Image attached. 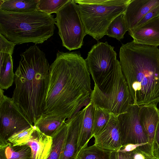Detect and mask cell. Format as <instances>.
Segmentation results:
<instances>
[{"mask_svg":"<svg viewBox=\"0 0 159 159\" xmlns=\"http://www.w3.org/2000/svg\"><path fill=\"white\" fill-rule=\"evenodd\" d=\"M92 90L90 74L80 54L59 52L50 66L44 113L69 119L90 103Z\"/></svg>","mask_w":159,"mask_h":159,"instance_id":"cell-1","label":"cell"},{"mask_svg":"<svg viewBox=\"0 0 159 159\" xmlns=\"http://www.w3.org/2000/svg\"><path fill=\"white\" fill-rule=\"evenodd\" d=\"M121 70L132 104L139 106L159 102V49L132 41L119 52Z\"/></svg>","mask_w":159,"mask_h":159,"instance_id":"cell-2","label":"cell"},{"mask_svg":"<svg viewBox=\"0 0 159 159\" xmlns=\"http://www.w3.org/2000/svg\"><path fill=\"white\" fill-rule=\"evenodd\" d=\"M15 73L12 98L32 124L44 113L50 66L45 53L36 44L20 54Z\"/></svg>","mask_w":159,"mask_h":159,"instance_id":"cell-3","label":"cell"},{"mask_svg":"<svg viewBox=\"0 0 159 159\" xmlns=\"http://www.w3.org/2000/svg\"><path fill=\"white\" fill-rule=\"evenodd\" d=\"M54 16L37 10L14 13L0 10V34L16 45L42 43L55 29Z\"/></svg>","mask_w":159,"mask_h":159,"instance_id":"cell-4","label":"cell"},{"mask_svg":"<svg viewBox=\"0 0 159 159\" xmlns=\"http://www.w3.org/2000/svg\"><path fill=\"white\" fill-rule=\"evenodd\" d=\"M86 34L97 41L106 34L116 17L125 12L131 0H75Z\"/></svg>","mask_w":159,"mask_h":159,"instance_id":"cell-5","label":"cell"},{"mask_svg":"<svg viewBox=\"0 0 159 159\" xmlns=\"http://www.w3.org/2000/svg\"><path fill=\"white\" fill-rule=\"evenodd\" d=\"M90 102L94 107L117 115L126 112L132 104L129 88L118 60L107 77L98 84H94Z\"/></svg>","mask_w":159,"mask_h":159,"instance_id":"cell-6","label":"cell"},{"mask_svg":"<svg viewBox=\"0 0 159 159\" xmlns=\"http://www.w3.org/2000/svg\"><path fill=\"white\" fill-rule=\"evenodd\" d=\"M56 14V25L63 46L70 51L81 48L87 34L74 0H69Z\"/></svg>","mask_w":159,"mask_h":159,"instance_id":"cell-7","label":"cell"},{"mask_svg":"<svg viewBox=\"0 0 159 159\" xmlns=\"http://www.w3.org/2000/svg\"><path fill=\"white\" fill-rule=\"evenodd\" d=\"M32 126L17 104L0 89V139L7 141L15 134Z\"/></svg>","mask_w":159,"mask_h":159,"instance_id":"cell-8","label":"cell"},{"mask_svg":"<svg viewBox=\"0 0 159 159\" xmlns=\"http://www.w3.org/2000/svg\"><path fill=\"white\" fill-rule=\"evenodd\" d=\"M139 107L132 104L126 112L117 115L121 145L122 147L130 144L139 145L146 154L153 156L148 137L139 121Z\"/></svg>","mask_w":159,"mask_h":159,"instance_id":"cell-9","label":"cell"},{"mask_svg":"<svg viewBox=\"0 0 159 159\" xmlns=\"http://www.w3.org/2000/svg\"><path fill=\"white\" fill-rule=\"evenodd\" d=\"M114 48L107 42H98L88 52L85 60L94 84L101 82L112 71L117 60Z\"/></svg>","mask_w":159,"mask_h":159,"instance_id":"cell-10","label":"cell"},{"mask_svg":"<svg viewBox=\"0 0 159 159\" xmlns=\"http://www.w3.org/2000/svg\"><path fill=\"white\" fill-rule=\"evenodd\" d=\"M94 144L105 150L114 152L122 147L117 115L111 113L107 123L98 135L94 136Z\"/></svg>","mask_w":159,"mask_h":159,"instance_id":"cell-11","label":"cell"},{"mask_svg":"<svg viewBox=\"0 0 159 159\" xmlns=\"http://www.w3.org/2000/svg\"><path fill=\"white\" fill-rule=\"evenodd\" d=\"M82 110L66 120L67 126V135L59 159H76L78 147Z\"/></svg>","mask_w":159,"mask_h":159,"instance_id":"cell-12","label":"cell"},{"mask_svg":"<svg viewBox=\"0 0 159 159\" xmlns=\"http://www.w3.org/2000/svg\"><path fill=\"white\" fill-rule=\"evenodd\" d=\"M128 31L134 43L158 47L159 46V16Z\"/></svg>","mask_w":159,"mask_h":159,"instance_id":"cell-13","label":"cell"},{"mask_svg":"<svg viewBox=\"0 0 159 159\" xmlns=\"http://www.w3.org/2000/svg\"><path fill=\"white\" fill-rule=\"evenodd\" d=\"M159 5V0H131L124 13L128 30L134 28L144 16Z\"/></svg>","mask_w":159,"mask_h":159,"instance_id":"cell-14","label":"cell"},{"mask_svg":"<svg viewBox=\"0 0 159 159\" xmlns=\"http://www.w3.org/2000/svg\"><path fill=\"white\" fill-rule=\"evenodd\" d=\"M138 115L140 123L148 137L149 145L153 152L155 134L159 122V111L157 105L140 106Z\"/></svg>","mask_w":159,"mask_h":159,"instance_id":"cell-15","label":"cell"},{"mask_svg":"<svg viewBox=\"0 0 159 159\" xmlns=\"http://www.w3.org/2000/svg\"><path fill=\"white\" fill-rule=\"evenodd\" d=\"M52 143L51 137L43 134L34 126L31 137L26 145L31 148L32 159H47L51 151Z\"/></svg>","mask_w":159,"mask_h":159,"instance_id":"cell-16","label":"cell"},{"mask_svg":"<svg viewBox=\"0 0 159 159\" xmlns=\"http://www.w3.org/2000/svg\"><path fill=\"white\" fill-rule=\"evenodd\" d=\"M94 107L90 103L82 109L80 132L78 147V154L82 149L87 146L90 139L92 138L93 115Z\"/></svg>","mask_w":159,"mask_h":159,"instance_id":"cell-17","label":"cell"},{"mask_svg":"<svg viewBox=\"0 0 159 159\" xmlns=\"http://www.w3.org/2000/svg\"><path fill=\"white\" fill-rule=\"evenodd\" d=\"M66 117L58 115L43 113L34 123V126L45 135L52 137Z\"/></svg>","mask_w":159,"mask_h":159,"instance_id":"cell-18","label":"cell"},{"mask_svg":"<svg viewBox=\"0 0 159 159\" xmlns=\"http://www.w3.org/2000/svg\"><path fill=\"white\" fill-rule=\"evenodd\" d=\"M38 0H0V10L14 13L32 12L37 10Z\"/></svg>","mask_w":159,"mask_h":159,"instance_id":"cell-19","label":"cell"},{"mask_svg":"<svg viewBox=\"0 0 159 159\" xmlns=\"http://www.w3.org/2000/svg\"><path fill=\"white\" fill-rule=\"evenodd\" d=\"M67 131V125L65 121L52 137L51 151L47 159H59L63 148Z\"/></svg>","mask_w":159,"mask_h":159,"instance_id":"cell-20","label":"cell"},{"mask_svg":"<svg viewBox=\"0 0 159 159\" xmlns=\"http://www.w3.org/2000/svg\"><path fill=\"white\" fill-rule=\"evenodd\" d=\"M128 28L124 17V13L116 17L107 28L106 35L120 41L124 38Z\"/></svg>","mask_w":159,"mask_h":159,"instance_id":"cell-21","label":"cell"},{"mask_svg":"<svg viewBox=\"0 0 159 159\" xmlns=\"http://www.w3.org/2000/svg\"><path fill=\"white\" fill-rule=\"evenodd\" d=\"M112 152L103 150L94 144L81 149L76 159H110Z\"/></svg>","mask_w":159,"mask_h":159,"instance_id":"cell-22","label":"cell"},{"mask_svg":"<svg viewBox=\"0 0 159 159\" xmlns=\"http://www.w3.org/2000/svg\"><path fill=\"white\" fill-rule=\"evenodd\" d=\"M110 112L106 109L94 107L93 115V137L98 134L104 128L110 119Z\"/></svg>","mask_w":159,"mask_h":159,"instance_id":"cell-23","label":"cell"},{"mask_svg":"<svg viewBox=\"0 0 159 159\" xmlns=\"http://www.w3.org/2000/svg\"><path fill=\"white\" fill-rule=\"evenodd\" d=\"M5 152L7 159H32L31 149L28 145L13 146L9 142Z\"/></svg>","mask_w":159,"mask_h":159,"instance_id":"cell-24","label":"cell"},{"mask_svg":"<svg viewBox=\"0 0 159 159\" xmlns=\"http://www.w3.org/2000/svg\"><path fill=\"white\" fill-rule=\"evenodd\" d=\"M0 70V89H7L12 84L15 74L13 71V60L11 55L9 56L6 65Z\"/></svg>","mask_w":159,"mask_h":159,"instance_id":"cell-25","label":"cell"},{"mask_svg":"<svg viewBox=\"0 0 159 159\" xmlns=\"http://www.w3.org/2000/svg\"><path fill=\"white\" fill-rule=\"evenodd\" d=\"M69 0H38L37 10L48 14L56 13Z\"/></svg>","mask_w":159,"mask_h":159,"instance_id":"cell-26","label":"cell"},{"mask_svg":"<svg viewBox=\"0 0 159 159\" xmlns=\"http://www.w3.org/2000/svg\"><path fill=\"white\" fill-rule=\"evenodd\" d=\"M16 45L0 34V69L6 65L9 56L12 55Z\"/></svg>","mask_w":159,"mask_h":159,"instance_id":"cell-27","label":"cell"},{"mask_svg":"<svg viewBox=\"0 0 159 159\" xmlns=\"http://www.w3.org/2000/svg\"><path fill=\"white\" fill-rule=\"evenodd\" d=\"M34 129L32 127L15 134L8 139L7 141L13 146L26 145L31 137Z\"/></svg>","mask_w":159,"mask_h":159,"instance_id":"cell-28","label":"cell"},{"mask_svg":"<svg viewBox=\"0 0 159 159\" xmlns=\"http://www.w3.org/2000/svg\"><path fill=\"white\" fill-rule=\"evenodd\" d=\"M159 16V5L152 9L147 13L134 28L141 26L150 20Z\"/></svg>","mask_w":159,"mask_h":159,"instance_id":"cell-29","label":"cell"},{"mask_svg":"<svg viewBox=\"0 0 159 159\" xmlns=\"http://www.w3.org/2000/svg\"><path fill=\"white\" fill-rule=\"evenodd\" d=\"M134 150L124 152L120 150L111 152L110 159H135Z\"/></svg>","mask_w":159,"mask_h":159,"instance_id":"cell-30","label":"cell"},{"mask_svg":"<svg viewBox=\"0 0 159 159\" xmlns=\"http://www.w3.org/2000/svg\"><path fill=\"white\" fill-rule=\"evenodd\" d=\"M9 142L0 139V159H7L5 154V149Z\"/></svg>","mask_w":159,"mask_h":159,"instance_id":"cell-31","label":"cell"},{"mask_svg":"<svg viewBox=\"0 0 159 159\" xmlns=\"http://www.w3.org/2000/svg\"><path fill=\"white\" fill-rule=\"evenodd\" d=\"M158 109L159 111V107ZM154 148H159V122L157 125L155 134Z\"/></svg>","mask_w":159,"mask_h":159,"instance_id":"cell-32","label":"cell"},{"mask_svg":"<svg viewBox=\"0 0 159 159\" xmlns=\"http://www.w3.org/2000/svg\"><path fill=\"white\" fill-rule=\"evenodd\" d=\"M153 154L156 159H159V148H154Z\"/></svg>","mask_w":159,"mask_h":159,"instance_id":"cell-33","label":"cell"},{"mask_svg":"<svg viewBox=\"0 0 159 159\" xmlns=\"http://www.w3.org/2000/svg\"><path fill=\"white\" fill-rule=\"evenodd\" d=\"M145 159H156L153 156L148 155H146Z\"/></svg>","mask_w":159,"mask_h":159,"instance_id":"cell-34","label":"cell"}]
</instances>
